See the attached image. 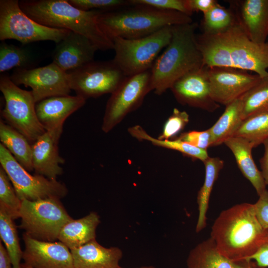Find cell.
Masks as SVG:
<instances>
[{
  "label": "cell",
  "mask_w": 268,
  "mask_h": 268,
  "mask_svg": "<svg viewBox=\"0 0 268 268\" xmlns=\"http://www.w3.org/2000/svg\"><path fill=\"white\" fill-rule=\"evenodd\" d=\"M197 39L204 66L251 71L261 77L268 75V41L254 42L239 22L225 32L202 33Z\"/></svg>",
  "instance_id": "cell-1"
},
{
  "label": "cell",
  "mask_w": 268,
  "mask_h": 268,
  "mask_svg": "<svg viewBox=\"0 0 268 268\" xmlns=\"http://www.w3.org/2000/svg\"><path fill=\"white\" fill-rule=\"evenodd\" d=\"M268 230L259 222L254 204L243 202L220 212L212 225L210 237L228 258L249 260L262 245Z\"/></svg>",
  "instance_id": "cell-2"
},
{
  "label": "cell",
  "mask_w": 268,
  "mask_h": 268,
  "mask_svg": "<svg viewBox=\"0 0 268 268\" xmlns=\"http://www.w3.org/2000/svg\"><path fill=\"white\" fill-rule=\"evenodd\" d=\"M198 27L194 22L171 26L170 41L150 69L151 88L155 94H162L179 78L204 66L196 35Z\"/></svg>",
  "instance_id": "cell-3"
},
{
  "label": "cell",
  "mask_w": 268,
  "mask_h": 268,
  "mask_svg": "<svg viewBox=\"0 0 268 268\" xmlns=\"http://www.w3.org/2000/svg\"><path fill=\"white\" fill-rule=\"evenodd\" d=\"M19 3L26 14L42 25L82 35L100 50L113 49L112 40L98 24V17L103 12L101 11L81 10L67 0H23Z\"/></svg>",
  "instance_id": "cell-4"
},
{
  "label": "cell",
  "mask_w": 268,
  "mask_h": 268,
  "mask_svg": "<svg viewBox=\"0 0 268 268\" xmlns=\"http://www.w3.org/2000/svg\"><path fill=\"white\" fill-rule=\"evenodd\" d=\"M98 22L101 30L112 40L115 37L127 39L142 38L166 27L191 23L193 21L190 16L179 11L133 4L102 12Z\"/></svg>",
  "instance_id": "cell-5"
},
{
  "label": "cell",
  "mask_w": 268,
  "mask_h": 268,
  "mask_svg": "<svg viewBox=\"0 0 268 268\" xmlns=\"http://www.w3.org/2000/svg\"><path fill=\"white\" fill-rule=\"evenodd\" d=\"M171 36V26H168L142 38H114L113 61L126 76L150 70L160 52L169 43Z\"/></svg>",
  "instance_id": "cell-6"
},
{
  "label": "cell",
  "mask_w": 268,
  "mask_h": 268,
  "mask_svg": "<svg viewBox=\"0 0 268 268\" xmlns=\"http://www.w3.org/2000/svg\"><path fill=\"white\" fill-rule=\"evenodd\" d=\"M0 90L5 101L1 111L4 122L24 135L32 144L46 131L38 119L32 91L20 88L4 73L0 76Z\"/></svg>",
  "instance_id": "cell-7"
},
{
  "label": "cell",
  "mask_w": 268,
  "mask_h": 268,
  "mask_svg": "<svg viewBox=\"0 0 268 268\" xmlns=\"http://www.w3.org/2000/svg\"><path fill=\"white\" fill-rule=\"evenodd\" d=\"M19 227L31 237L54 242L63 226L73 219L60 199L51 198L30 201L23 200L19 211Z\"/></svg>",
  "instance_id": "cell-8"
},
{
  "label": "cell",
  "mask_w": 268,
  "mask_h": 268,
  "mask_svg": "<svg viewBox=\"0 0 268 268\" xmlns=\"http://www.w3.org/2000/svg\"><path fill=\"white\" fill-rule=\"evenodd\" d=\"M71 31L42 25L26 14L17 0H0V40H16L23 44L40 41L56 44Z\"/></svg>",
  "instance_id": "cell-9"
},
{
  "label": "cell",
  "mask_w": 268,
  "mask_h": 268,
  "mask_svg": "<svg viewBox=\"0 0 268 268\" xmlns=\"http://www.w3.org/2000/svg\"><path fill=\"white\" fill-rule=\"evenodd\" d=\"M0 164L21 201H35L51 198L61 199L68 193L66 186L57 180H51L36 174L31 175L1 143Z\"/></svg>",
  "instance_id": "cell-10"
},
{
  "label": "cell",
  "mask_w": 268,
  "mask_h": 268,
  "mask_svg": "<svg viewBox=\"0 0 268 268\" xmlns=\"http://www.w3.org/2000/svg\"><path fill=\"white\" fill-rule=\"evenodd\" d=\"M152 91L150 69L126 76L111 94L105 108L102 131L108 133L130 113L138 109Z\"/></svg>",
  "instance_id": "cell-11"
},
{
  "label": "cell",
  "mask_w": 268,
  "mask_h": 268,
  "mask_svg": "<svg viewBox=\"0 0 268 268\" xmlns=\"http://www.w3.org/2000/svg\"><path fill=\"white\" fill-rule=\"evenodd\" d=\"M67 73L71 89L86 100L112 93L126 77L113 60L93 61Z\"/></svg>",
  "instance_id": "cell-12"
},
{
  "label": "cell",
  "mask_w": 268,
  "mask_h": 268,
  "mask_svg": "<svg viewBox=\"0 0 268 268\" xmlns=\"http://www.w3.org/2000/svg\"><path fill=\"white\" fill-rule=\"evenodd\" d=\"M17 85L31 88L35 102L56 96L69 95L71 90L67 72L54 63L33 68H16L10 76Z\"/></svg>",
  "instance_id": "cell-13"
},
{
  "label": "cell",
  "mask_w": 268,
  "mask_h": 268,
  "mask_svg": "<svg viewBox=\"0 0 268 268\" xmlns=\"http://www.w3.org/2000/svg\"><path fill=\"white\" fill-rule=\"evenodd\" d=\"M212 98L225 106L240 98L256 85L261 78L248 71L223 67H208Z\"/></svg>",
  "instance_id": "cell-14"
},
{
  "label": "cell",
  "mask_w": 268,
  "mask_h": 268,
  "mask_svg": "<svg viewBox=\"0 0 268 268\" xmlns=\"http://www.w3.org/2000/svg\"><path fill=\"white\" fill-rule=\"evenodd\" d=\"M170 89L178 102L183 105L208 112L219 107L211 96L206 66L186 73L177 80Z\"/></svg>",
  "instance_id": "cell-15"
},
{
  "label": "cell",
  "mask_w": 268,
  "mask_h": 268,
  "mask_svg": "<svg viewBox=\"0 0 268 268\" xmlns=\"http://www.w3.org/2000/svg\"><path fill=\"white\" fill-rule=\"evenodd\" d=\"M22 260L32 268H74L70 250L61 241L46 242L34 239L25 232Z\"/></svg>",
  "instance_id": "cell-16"
},
{
  "label": "cell",
  "mask_w": 268,
  "mask_h": 268,
  "mask_svg": "<svg viewBox=\"0 0 268 268\" xmlns=\"http://www.w3.org/2000/svg\"><path fill=\"white\" fill-rule=\"evenodd\" d=\"M63 128L46 131L32 144V164L35 174L57 180L63 173L65 162L59 154L58 143Z\"/></svg>",
  "instance_id": "cell-17"
},
{
  "label": "cell",
  "mask_w": 268,
  "mask_h": 268,
  "mask_svg": "<svg viewBox=\"0 0 268 268\" xmlns=\"http://www.w3.org/2000/svg\"><path fill=\"white\" fill-rule=\"evenodd\" d=\"M98 48L86 37L71 31L52 54L53 63L67 72L94 61Z\"/></svg>",
  "instance_id": "cell-18"
},
{
  "label": "cell",
  "mask_w": 268,
  "mask_h": 268,
  "mask_svg": "<svg viewBox=\"0 0 268 268\" xmlns=\"http://www.w3.org/2000/svg\"><path fill=\"white\" fill-rule=\"evenodd\" d=\"M238 22L251 40L264 44L268 39V0L230 2Z\"/></svg>",
  "instance_id": "cell-19"
},
{
  "label": "cell",
  "mask_w": 268,
  "mask_h": 268,
  "mask_svg": "<svg viewBox=\"0 0 268 268\" xmlns=\"http://www.w3.org/2000/svg\"><path fill=\"white\" fill-rule=\"evenodd\" d=\"M86 99L78 95L56 96L36 104L38 119L46 131L63 128L66 120L82 107Z\"/></svg>",
  "instance_id": "cell-20"
},
{
  "label": "cell",
  "mask_w": 268,
  "mask_h": 268,
  "mask_svg": "<svg viewBox=\"0 0 268 268\" xmlns=\"http://www.w3.org/2000/svg\"><path fill=\"white\" fill-rule=\"evenodd\" d=\"M70 252L74 268H118L123 257L121 249L104 247L96 239Z\"/></svg>",
  "instance_id": "cell-21"
},
{
  "label": "cell",
  "mask_w": 268,
  "mask_h": 268,
  "mask_svg": "<svg viewBox=\"0 0 268 268\" xmlns=\"http://www.w3.org/2000/svg\"><path fill=\"white\" fill-rule=\"evenodd\" d=\"M254 265L252 261H234L222 254L209 237L193 249L187 260V268H249Z\"/></svg>",
  "instance_id": "cell-22"
},
{
  "label": "cell",
  "mask_w": 268,
  "mask_h": 268,
  "mask_svg": "<svg viewBox=\"0 0 268 268\" xmlns=\"http://www.w3.org/2000/svg\"><path fill=\"white\" fill-rule=\"evenodd\" d=\"M224 143L233 153L242 174L251 183L258 195H261L267 190V185L253 159V144L247 139L239 136L231 137Z\"/></svg>",
  "instance_id": "cell-23"
},
{
  "label": "cell",
  "mask_w": 268,
  "mask_h": 268,
  "mask_svg": "<svg viewBox=\"0 0 268 268\" xmlns=\"http://www.w3.org/2000/svg\"><path fill=\"white\" fill-rule=\"evenodd\" d=\"M100 223V216L95 211L79 219H72L63 226L58 240L70 250L78 248L96 239V230Z\"/></svg>",
  "instance_id": "cell-24"
},
{
  "label": "cell",
  "mask_w": 268,
  "mask_h": 268,
  "mask_svg": "<svg viewBox=\"0 0 268 268\" xmlns=\"http://www.w3.org/2000/svg\"><path fill=\"white\" fill-rule=\"evenodd\" d=\"M0 140L22 167L29 172L33 171L32 144L24 135L1 119Z\"/></svg>",
  "instance_id": "cell-25"
},
{
  "label": "cell",
  "mask_w": 268,
  "mask_h": 268,
  "mask_svg": "<svg viewBox=\"0 0 268 268\" xmlns=\"http://www.w3.org/2000/svg\"><path fill=\"white\" fill-rule=\"evenodd\" d=\"M203 162L205 167V178L197 196L199 210L196 228L197 233L202 231L206 226V214L211 193L219 172L224 166V161L219 157H209Z\"/></svg>",
  "instance_id": "cell-26"
},
{
  "label": "cell",
  "mask_w": 268,
  "mask_h": 268,
  "mask_svg": "<svg viewBox=\"0 0 268 268\" xmlns=\"http://www.w3.org/2000/svg\"><path fill=\"white\" fill-rule=\"evenodd\" d=\"M242 103L239 98L226 106L225 109L217 122L209 128L211 145H219L233 137L240 128L242 118Z\"/></svg>",
  "instance_id": "cell-27"
},
{
  "label": "cell",
  "mask_w": 268,
  "mask_h": 268,
  "mask_svg": "<svg viewBox=\"0 0 268 268\" xmlns=\"http://www.w3.org/2000/svg\"><path fill=\"white\" fill-rule=\"evenodd\" d=\"M129 134L139 141L146 140L153 145L178 151L193 159L204 161L209 157L207 150L195 147L178 138L175 139H159L149 135L141 126L135 125L128 129Z\"/></svg>",
  "instance_id": "cell-28"
},
{
  "label": "cell",
  "mask_w": 268,
  "mask_h": 268,
  "mask_svg": "<svg viewBox=\"0 0 268 268\" xmlns=\"http://www.w3.org/2000/svg\"><path fill=\"white\" fill-rule=\"evenodd\" d=\"M242 103L241 116L243 120L265 113H268V75L241 97Z\"/></svg>",
  "instance_id": "cell-29"
},
{
  "label": "cell",
  "mask_w": 268,
  "mask_h": 268,
  "mask_svg": "<svg viewBox=\"0 0 268 268\" xmlns=\"http://www.w3.org/2000/svg\"><path fill=\"white\" fill-rule=\"evenodd\" d=\"M238 22L236 15L231 8L218 3L203 14L201 26L203 34L216 35L226 32Z\"/></svg>",
  "instance_id": "cell-30"
},
{
  "label": "cell",
  "mask_w": 268,
  "mask_h": 268,
  "mask_svg": "<svg viewBox=\"0 0 268 268\" xmlns=\"http://www.w3.org/2000/svg\"><path fill=\"white\" fill-rule=\"evenodd\" d=\"M233 136L248 140L256 147L268 139V113L258 115L243 120Z\"/></svg>",
  "instance_id": "cell-31"
},
{
  "label": "cell",
  "mask_w": 268,
  "mask_h": 268,
  "mask_svg": "<svg viewBox=\"0 0 268 268\" xmlns=\"http://www.w3.org/2000/svg\"><path fill=\"white\" fill-rule=\"evenodd\" d=\"M31 57L25 49L2 41L0 44V72L12 68H30Z\"/></svg>",
  "instance_id": "cell-32"
},
{
  "label": "cell",
  "mask_w": 268,
  "mask_h": 268,
  "mask_svg": "<svg viewBox=\"0 0 268 268\" xmlns=\"http://www.w3.org/2000/svg\"><path fill=\"white\" fill-rule=\"evenodd\" d=\"M10 182L7 174L0 166V205L3 206L15 219L19 218L22 201Z\"/></svg>",
  "instance_id": "cell-33"
},
{
  "label": "cell",
  "mask_w": 268,
  "mask_h": 268,
  "mask_svg": "<svg viewBox=\"0 0 268 268\" xmlns=\"http://www.w3.org/2000/svg\"><path fill=\"white\" fill-rule=\"evenodd\" d=\"M68 1L81 10H95L103 12L116 10L132 5L130 0H68Z\"/></svg>",
  "instance_id": "cell-34"
},
{
  "label": "cell",
  "mask_w": 268,
  "mask_h": 268,
  "mask_svg": "<svg viewBox=\"0 0 268 268\" xmlns=\"http://www.w3.org/2000/svg\"><path fill=\"white\" fill-rule=\"evenodd\" d=\"M189 122V115L186 111L174 108L172 114L164 123L159 139H172L179 134Z\"/></svg>",
  "instance_id": "cell-35"
},
{
  "label": "cell",
  "mask_w": 268,
  "mask_h": 268,
  "mask_svg": "<svg viewBox=\"0 0 268 268\" xmlns=\"http://www.w3.org/2000/svg\"><path fill=\"white\" fill-rule=\"evenodd\" d=\"M132 5L144 4L156 8L180 12L191 16L185 0H130Z\"/></svg>",
  "instance_id": "cell-36"
},
{
  "label": "cell",
  "mask_w": 268,
  "mask_h": 268,
  "mask_svg": "<svg viewBox=\"0 0 268 268\" xmlns=\"http://www.w3.org/2000/svg\"><path fill=\"white\" fill-rule=\"evenodd\" d=\"M178 138L203 150H207L211 145V136L209 129L203 131H192L183 133Z\"/></svg>",
  "instance_id": "cell-37"
},
{
  "label": "cell",
  "mask_w": 268,
  "mask_h": 268,
  "mask_svg": "<svg viewBox=\"0 0 268 268\" xmlns=\"http://www.w3.org/2000/svg\"><path fill=\"white\" fill-rule=\"evenodd\" d=\"M254 203L256 217L265 229H268V190H265Z\"/></svg>",
  "instance_id": "cell-38"
},
{
  "label": "cell",
  "mask_w": 268,
  "mask_h": 268,
  "mask_svg": "<svg viewBox=\"0 0 268 268\" xmlns=\"http://www.w3.org/2000/svg\"><path fill=\"white\" fill-rule=\"evenodd\" d=\"M249 260L253 262L256 267H268V230L262 245L257 252L250 258Z\"/></svg>",
  "instance_id": "cell-39"
},
{
  "label": "cell",
  "mask_w": 268,
  "mask_h": 268,
  "mask_svg": "<svg viewBox=\"0 0 268 268\" xmlns=\"http://www.w3.org/2000/svg\"><path fill=\"white\" fill-rule=\"evenodd\" d=\"M187 8L192 15L194 12L208 11L218 2L215 0H185Z\"/></svg>",
  "instance_id": "cell-40"
},
{
  "label": "cell",
  "mask_w": 268,
  "mask_h": 268,
  "mask_svg": "<svg viewBox=\"0 0 268 268\" xmlns=\"http://www.w3.org/2000/svg\"><path fill=\"white\" fill-rule=\"evenodd\" d=\"M264 153L260 159L261 173L266 185H268V139L264 143Z\"/></svg>",
  "instance_id": "cell-41"
},
{
  "label": "cell",
  "mask_w": 268,
  "mask_h": 268,
  "mask_svg": "<svg viewBox=\"0 0 268 268\" xmlns=\"http://www.w3.org/2000/svg\"><path fill=\"white\" fill-rule=\"evenodd\" d=\"M0 268H13L10 257L1 240L0 241Z\"/></svg>",
  "instance_id": "cell-42"
},
{
  "label": "cell",
  "mask_w": 268,
  "mask_h": 268,
  "mask_svg": "<svg viewBox=\"0 0 268 268\" xmlns=\"http://www.w3.org/2000/svg\"><path fill=\"white\" fill-rule=\"evenodd\" d=\"M118 268H123L120 267ZM138 268H155V267L152 266H143V267H141Z\"/></svg>",
  "instance_id": "cell-43"
},
{
  "label": "cell",
  "mask_w": 268,
  "mask_h": 268,
  "mask_svg": "<svg viewBox=\"0 0 268 268\" xmlns=\"http://www.w3.org/2000/svg\"><path fill=\"white\" fill-rule=\"evenodd\" d=\"M32 268L31 267H30L25 264H24L23 263H21V268Z\"/></svg>",
  "instance_id": "cell-44"
},
{
  "label": "cell",
  "mask_w": 268,
  "mask_h": 268,
  "mask_svg": "<svg viewBox=\"0 0 268 268\" xmlns=\"http://www.w3.org/2000/svg\"><path fill=\"white\" fill-rule=\"evenodd\" d=\"M249 268H257L256 267L254 266V265H251V266H250V267H249Z\"/></svg>",
  "instance_id": "cell-45"
},
{
  "label": "cell",
  "mask_w": 268,
  "mask_h": 268,
  "mask_svg": "<svg viewBox=\"0 0 268 268\" xmlns=\"http://www.w3.org/2000/svg\"></svg>",
  "instance_id": "cell-46"
}]
</instances>
